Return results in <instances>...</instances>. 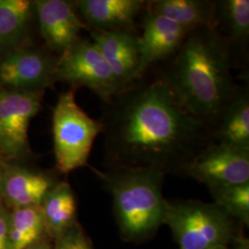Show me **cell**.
Masks as SVG:
<instances>
[{"label": "cell", "instance_id": "obj_13", "mask_svg": "<svg viewBox=\"0 0 249 249\" xmlns=\"http://www.w3.org/2000/svg\"><path fill=\"white\" fill-rule=\"evenodd\" d=\"M73 5L91 32L135 30V20L146 6V1L78 0Z\"/></svg>", "mask_w": 249, "mask_h": 249}, {"label": "cell", "instance_id": "obj_15", "mask_svg": "<svg viewBox=\"0 0 249 249\" xmlns=\"http://www.w3.org/2000/svg\"><path fill=\"white\" fill-rule=\"evenodd\" d=\"M214 142L249 151V93L237 88L213 128Z\"/></svg>", "mask_w": 249, "mask_h": 249}, {"label": "cell", "instance_id": "obj_25", "mask_svg": "<svg viewBox=\"0 0 249 249\" xmlns=\"http://www.w3.org/2000/svg\"><path fill=\"white\" fill-rule=\"evenodd\" d=\"M2 163H1V160H0V203H1V187H2V175H3V169H2Z\"/></svg>", "mask_w": 249, "mask_h": 249}, {"label": "cell", "instance_id": "obj_27", "mask_svg": "<svg viewBox=\"0 0 249 249\" xmlns=\"http://www.w3.org/2000/svg\"></svg>", "mask_w": 249, "mask_h": 249}, {"label": "cell", "instance_id": "obj_9", "mask_svg": "<svg viewBox=\"0 0 249 249\" xmlns=\"http://www.w3.org/2000/svg\"><path fill=\"white\" fill-rule=\"evenodd\" d=\"M56 60L43 51L18 47L1 60L0 83L10 90H45L54 82Z\"/></svg>", "mask_w": 249, "mask_h": 249}, {"label": "cell", "instance_id": "obj_8", "mask_svg": "<svg viewBox=\"0 0 249 249\" xmlns=\"http://www.w3.org/2000/svg\"><path fill=\"white\" fill-rule=\"evenodd\" d=\"M183 172L210 188L249 182V151L213 142L198 151Z\"/></svg>", "mask_w": 249, "mask_h": 249}, {"label": "cell", "instance_id": "obj_24", "mask_svg": "<svg viewBox=\"0 0 249 249\" xmlns=\"http://www.w3.org/2000/svg\"><path fill=\"white\" fill-rule=\"evenodd\" d=\"M28 249H54V248H52L51 246H49L48 244L45 243H37L35 246L29 248Z\"/></svg>", "mask_w": 249, "mask_h": 249}, {"label": "cell", "instance_id": "obj_17", "mask_svg": "<svg viewBox=\"0 0 249 249\" xmlns=\"http://www.w3.org/2000/svg\"><path fill=\"white\" fill-rule=\"evenodd\" d=\"M33 11V1L0 0V53L20 47Z\"/></svg>", "mask_w": 249, "mask_h": 249}, {"label": "cell", "instance_id": "obj_18", "mask_svg": "<svg viewBox=\"0 0 249 249\" xmlns=\"http://www.w3.org/2000/svg\"><path fill=\"white\" fill-rule=\"evenodd\" d=\"M45 215V230L58 238L74 224L76 199L71 187L67 183L54 185L42 203Z\"/></svg>", "mask_w": 249, "mask_h": 249}, {"label": "cell", "instance_id": "obj_6", "mask_svg": "<svg viewBox=\"0 0 249 249\" xmlns=\"http://www.w3.org/2000/svg\"><path fill=\"white\" fill-rule=\"evenodd\" d=\"M53 80L67 82L72 89L87 87L103 103L123 89L96 45L92 41L81 38L60 53L55 64Z\"/></svg>", "mask_w": 249, "mask_h": 249}, {"label": "cell", "instance_id": "obj_4", "mask_svg": "<svg viewBox=\"0 0 249 249\" xmlns=\"http://www.w3.org/2000/svg\"><path fill=\"white\" fill-rule=\"evenodd\" d=\"M231 215L217 203L166 200V223L181 249H226L233 234Z\"/></svg>", "mask_w": 249, "mask_h": 249}, {"label": "cell", "instance_id": "obj_14", "mask_svg": "<svg viewBox=\"0 0 249 249\" xmlns=\"http://www.w3.org/2000/svg\"><path fill=\"white\" fill-rule=\"evenodd\" d=\"M1 196L13 209L42 205L54 186L45 174L18 166L2 168Z\"/></svg>", "mask_w": 249, "mask_h": 249}, {"label": "cell", "instance_id": "obj_16", "mask_svg": "<svg viewBox=\"0 0 249 249\" xmlns=\"http://www.w3.org/2000/svg\"><path fill=\"white\" fill-rule=\"evenodd\" d=\"M147 11L166 17L188 31L217 28V1L154 0L147 1Z\"/></svg>", "mask_w": 249, "mask_h": 249}, {"label": "cell", "instance_id": "obj_5", "mask_svg": "<svg viewBox=\"0 0 249 249\" xmlns=\"http://www.w3.org/2000/svg\"><path fill=\"white\" fill-rule=\"evenodd\" d=\"M53 151L63 174L87 165L92 145L103 125L77 104L75 89L60 94L53 111Z\"/></svg>", "mask_w": 249, "mask_h": 249}, {"label": "cell", "instance_id": "obj_2", "mask_svg": "<svg viewBox=\"0 0 249 249\" xmlns=\"http://www.w3.org/2000/svg\"><path fill=\"white\" fill-rule=\"evenodd\" d=\"M231 58L232 47L217 29L197 28L187 34L158 76L187 112L213 127L238 88Z\"/></svg>", "mask_w": 249, "mask_h": 249}, {"label": "cell", "instance_id": "obj_7", "mask_svg": "<svg viewBox=\"0 0 249 249\" xmlns=\"http://www.w3.org/2000/svg\"><path fill=\"white\" fill-rule=\"evenodd\" d=\"M45 90L0 89V154L18 158L30 150L28 128L40 112Z\"/></svg>", "mask_w": 249, "mask_h": 249}, {"label": "cell", "instance_id": "obj_22", "mask_svg": "<svg viewBox=\"0 0 249 249\" xmlns=\"http://www.w3.org/2000/svg\"><path fill=\"white\" fill-rule=\"evenodd\" d=\"M54 249H92L80 227L73 224L57 238Z\"/></svg>", "mask_w": 249, "mask_h": 249}, {"label": "cell", "instance_id": "obj_21", "mask_svg": "<svg viewBox=\"0 0 249 249\" xmlns=\"http://www.w3.org/2000/svg\"><path fill=\"white\" fill-rule=\"evenodd\" d=\"M210 191L215 203L221 206L231 217L249 222V182L239 185L213 187Z\"/></svg>", "mask_w": 249, "mask_h": 249}, {"label": "cell", "instance_id": "obj_10", "mask_svg": "<svg viewBox=\"0 0 249 249\" xmlns=\"http://www.w3.org/2000/svg\"><path fill=\"white\" fill-rule=\"evenodd\" d=\"M139 36L135 30L91 32V41L123 89L141 79Z\"/></svg>", "mask_w": 249, "mask_h": 249}, {"label": "cell", "instance_id": "obj_3", "mask_svg": "<svg viewBox=\"0 0 249 249\" xmlns=\"http://www.w3.org/2000/svg\"><path fill=\"white\" fill-rule=\"evenodd\" d=\"M165 173L153 168L113 166L102 177L110 191L120 228L129 237L156 230L164 221Z\"/></svg>", "mask_w": 249, "mask_h": 249}, {"label": "cell", "instance_id": "obj_1", "mask_svg": "<svg viewBox=\"0 0 249 249\" xmlns=\"http://www.w3.org/2000/svg\"><path fill=\"white\" fill-rule=\"evenodd\" d=\"M100 121L113 166L183 171L214 142L213 125L187 112L159 76H143L105 102Z\"/></svg>", "mask_w": 249, "mask_h": 249}, {"label": "cell", "instance_id": "obj_20", "mask_svg": "<svg viewBox=\"0 0 249 249\" xmlns=\"http://www.w3.org/2000/svg\"><path fill=\"white\" fill-rule=\"evenodd\" d=\"M45 231L42 205L14 209L10 214L11 249H28L37 244Z\"/></svg>", "mask_w": 249, "mask_h": 249}, {"label": "cell", "instance_id": "obj_11", "mask_svg": "<svg viewBox=\"0 0 249 249\" xmlns=\"http://www.w3.org/2000/svg\"><path fill=\"white\" fill-rule=\"evenodd\" d=\"M34 8L41 35L47 46L62 53L80 39V32L87 28L80 19L73 2L65 0H37Z\"/></svg>", "mask_w": 249, "mask_h": 249}, {"label": "cell", "instance_id": "obj_23", "mask_svg": "<svg viewBox=\"0 0 249 249\" xmlns=\"http://www.w3.org/2000/svg\"><path fill=\"white\" fill-rule=\"evenodd\" d=\"M10 214L0 203V249H11L9 238Z\"/></svg>", "mask_w": 249, "mask_h": 249}, {"label": "cell", "instance_id": "obj_19", "mask_svg": "<svg viewBox=\"0 0 249 249\" xmlns=\"http://www.w3.org/2000/svg\"><path fill=\"white\" fill-rule=\"evenodd\" d=\"M233 47L245 46L249 38V0L217 1V28Z\"/></svg>", "mask_w": 249, "mask_h": 249}, {"label": "cell", "instance_id": "obj_26", "mask_svg": "<svg viewBox=\"0 0 249 249\" xmlns=\"http://www.w3.org/2000/svg\"><path fill=\"white\" fill-rule=\"evenodd\" d=\"M239 249H249V248H248L247 246H243V247H241Z\"/></svg>", "mask_w": 249, "mask_h": 249}, {"label": "cell", "instance_id": "obj_12", "mask_svg": "<svg viewBox=\"0 0 249 249\" xmlns=\"http://www.w3.org/2000/svg\"><path fill=\"white\" fill-rule=\"evenodd\" d=\"M140 37L141 79L155 63L165 61L185 41L188 31L170 18L147 11Z\"/></svg>", "mask_w": 249, "mask_h": 249}]
</instances>
